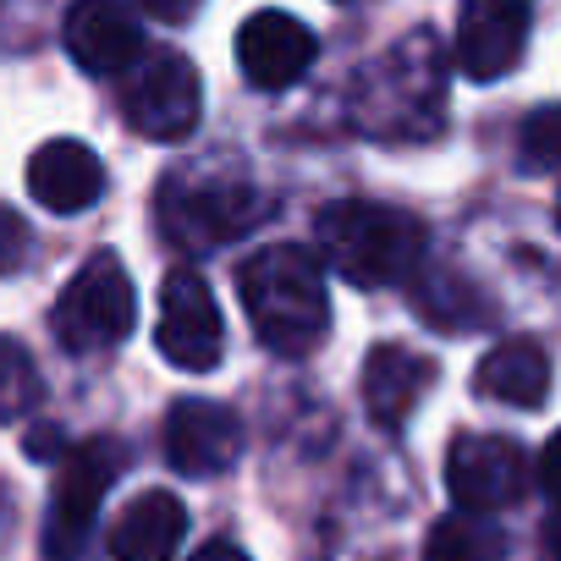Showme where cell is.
I'll return each instance as SVG.
<instances>
[{
    "label": "cell",
    "instance_id": "9",
    "mask_svg": "<svg viewBox=\"0 0 561 561\" xmlns=\"http://www.w3.org/2000/svg\"><path fill=\"white\" fill-rule=\"evenodd\" d=\"M446 490L462 512H501L528 490V457L506 435H457L446 451Z\"/></svg>",
    "mask_w": 561,
    "mask_h": 561
},
{
    "label": "cell",
    "instance_id": "18",
    "mask_svg": "<svg viewBox=\"0 0 561 561\" xmlns=\"http://www.w3.org/2000/svg\"><path fill=\"white\" fill-rule=\"evenodd\" d=\"M424 561H506V539L484 512H451L430 528Z\"/></svg>",
    "mask_w": 561,
    "mask_h": 561
},
{
    "label": "cell",
    "instance_id": "24",
    "mask_svg": "<svg viewBox=\"0 0 561 561\" xmlns=\"http://www.w3.org/2000/svg\"><path fill=\"white\" fill-rule=\"evenodd\" d=\"M193 561H248V550H237V545H226V539H215V545H204Z\"/></svg>",
    "mask_w": 561,
    "mask_h": 561
},
{
    "label": "cell",
    "instance_id": "1",
    "mask_svg": "<svg viewBox=\"0 0 561 561\" xmlns=\"http://www.w3.org/2000/svg\"><path fill=\"white\" fill-rule=\"evenodd\" d=\"M237 298H242L248 325L259 331V342L280 358L314 353L325 325H331L320 253H309L298 242H275V248H259L253 259H242Z\"/></svg>",
    "mask_w": 561,
    "mask_h": 561
},
{
    "label": "cell",
    "instance_id": "12",
    "mask_svg": "<svg viewBox=\"0 0 561 561\" xmlns=\"http://www.w3.org/2000/svg\"><path fill=\"white\" fill-rule=\"evenodd\" d=\"M165 457L187 479H215L242 457V424L231 408L187 397L165 413Z\"/></svg>",
    "mask_w": 561,
    "mask_h": 561
},
{
    "label": "cell",
    "instance_id": "13",
    "mask_svg": "<svg viewBox=\"0 0 561 561\" xmlns=\"http://www.w3.org/2000/svg\"><path fill=\"white\" fill-rule=\"evenodd\" d=\"M61 39H67V56L94 78H116L138 61V18L122 0H72Z\"/></svg>",
    "mask_w": 561,
    "mask_h": 561
},
{
    "label": "cell",
    "instance_id": "21",
    "mask_svg": "<svg viewBox=\"0 0 561 561\" xmlns=\"http://www.w3.org/2000/svg\"><path fill=\"white\" fill-rule=\"evenodd\" d=\"M28 259V220L0 204V275H18Z\"/></svg>",
    "mask_w": 561,
    "mask_h": 561
},
{
    "label": "cell",
    "instance_id": "4",
    "mask_svg": "<svg viewBox=\"0 0 561 561\" xmlns=\"http://www.w3.org/2000/svg\"><path fill=\"white\" fill-rule=\"evenodd\" d=\"M259 220H264V193H253L231 176H182V182L160 187V231L187 253L237 242Z\"/></svg>",
    "mask_w": 561,
    "mask_h": 561
},
{
    "label": "cell",
    "instance_id": "3",
    "mask_svg": "<svg viewBox=\"0 0 561 561\" xmlns=\"http://www.w3.org/2000/svg\"><path fill=\"white\" fill-rule=\"evenodd\" d=\"M133 314H138L133 275L111 248H100L61 287V298L50 309V331L67 353H105L133 331Z\"/></svg>",
    "mask_w": 561,
    "mask_h": 561
},
{
    "label": "cell",
    "instance_id": "16",
    "mask_svg": "<svg viewBox=\"0 0 561 561\" xmlns=\"http://www.w3.org/2000/svg\"><path fill=\"white\" fill-rule=\"evenodd\" d=\"M187 534V506L171 490H144L127 501V512L111 528V556L116 561H171Z\"/></svg>",
    "mask_w": 561,
    "mask_h": 561
},
{
    "label": "cell",
    "instance_id": "2",
    "mask_svg": "<svg viewBox=\"0 0 561 561\" xmlns=\"http://www.w3.org/2000/svg\"><path fill=\"white\" fill-rule=\"evenodd\" d=\"M320 237V259L347 275L353 287H391L408 280L424 259V226L397 209V204H375V198H336L320 209L314 220Z\"/></svg>",
    "mask_w": 561,
    "mask_h": 561
},
{
    "label": "cell",
    "instance_id": "19",
    "mask_svg": "<svg viewBox=\"0 0 561 561\" xmlns=\"http://www.w3.org/2000/svg\"><path fill=\"white\" fill-rule=\"evenodd\" d=\"M39 369H34V358H28V347L23 342H12V336H0V424H12V419H23L34 402H39Z\"/></svg>",
    "mask_w": 561,
    "mask_h": 561
},
{
    "label": "cell",
    "instance_id": "25",
    "mask_svg": "<svg viewBox=\"0 0 561 561\" xmlns=\"http://www.w3.org/2000/svg\"><path fill=\"white\" fill-rule=\"evenodd\" d=\"M12 490H7V479H0V550H7V539H12Z\"/></svg>",
    "mask_w": 561,
    "mask_h": 561
},
{
    "label": "cell",
    "instance_id": "27",
    "mask_svg": "<svg viewBox=\"0 0 561 561\" xmlns=\"http://www.w3.org/2000/svg\"><path fill=\"white\" fill-rule=\"evenodd\" d=\"M556 226H561V198H556Z\"/></svg>",
    "mask_w": 561,
    "mask_h": 561
},
{
    "label": "cell",
    "instance_id": "15",
    "mask_svg": "<svg viewBox=\"0 0 561 561\" xmlns=\"http://www.w3.org/2000/svg\"><path fill=\"white\" fill-rule=\"evenodd\" d=\"M430 380H435V364L424 353L397 347V342L375 347L369 364H364V408H369V419L380 430H402L408 413L419 408V397L430 391Z\"/></svg>",
    "mask_w": 561,
    "mask_h": 561
},
{
    "label": "cell",
    "instance_id": "26",
    "mask_svg": "<svg viewBox=\"0 0 561 561\" xmlns=\"http://www.w3.org/2000/svg\"><path fill=\"white\" fill-rule=\"evenodd\" d=\"M545 545H550V561H561V512L550 517V528H545Z\"/></svg>",
    "mask_w": 561,
    "mask_h": 561
},
{
    "label": "cell",
    "instance_id": "22",
    "mask_svg": "<svg viewBox=\"0 0 561 561\" xmlns=\"http://www.w3.org/2000/svg\"><path fill=\"white\" fill-rule=\"evenodd\" d=\"M539 484H545V495L561 506V430L545 440V451H539Z\"/></svg>",
    "mask_w": 561,
    "mask_h": 561
},
{
    "label": "cell",
    "instance_id": "8",
    "mask_svg": "<svg viewBox=\"0 0 561 561\" xmlns=\"http://www.w3.org/2000/svg\"><path fill=\"white\" fill-rule=\"evenodd\" d=\"M198 105H204V94H198V72H193V61L176 56V50L149 56V61L133 72L127 100H122L127 122H133L144 138H154V144H176V138H187V133L198 127Z\"/></svg>",
    "mask_w": 561,
    "mask_h": 561
},
{
    "label": "cell",
    "instance_id": "10",
    "mask_svg": "<svg viewBox=\"0 0 561 561\" xmlns=\"http://www.w3.org/2000/svg\"><path fill=\"white\" fill-rule=\"evenodd\" d=\"M314 56H320V45H314L309 23H298L293 12H253L237 28V67L264 94L293 89L314 67Z\"/></svg>",
    "mask_w": 561,
    "mask_h": 561
},
{
    "label": "cell",
    "instance_id": "20",
    "mask_svg": "<svg viewBox=\"0 0 561 561\" xmlns=\"http://www.w3.org/2000/svg\"><path fill=\"white\" fill-rule=\"evenodd\" d=\"M523 160L528 165H561V111H534L523 127Z\"/></svg>",
    "mask_w": 561,
    "mask_h": 561
},
{
    "label": "cell",
    "instance_id": "14",
    "mask_svg": "<svg viewBox=\"0 0 561 561\" xmlns=\"http://www.w3.org/2000/svg\"><path fill=\"white\" fill-rule=\"evenodd\" d=\"M28 193H34L45 209H56V215H78V209L100 204V193H105V165H100V154H94L89 144H78V138H50V144H39L34 160H28Z\"/></svg>",
    "mask_w": 561,
    "mask_h": 561
},
{
    "label": "cell",
    "instance_id": "17",
    "mask_svg": "<svg viewBox=\"0 0 561 561\" xmlns=\"http://www.w3.org/2000/svg\"><path fill=\"white\" fill-rule=\"evenodd\" d=\"M473 391L490 402H506V408H539L550 391V358L534 342H501L479 358Z\"/></svg>",
    "mask_w": 561,
    "mask_h": 561
},
{
    "label": "cell",
    "instance_id": "11",
    "mask_svg": "<svg viewBox=\"0 0 561 561\" xmlns=\"http://www.w3.org/2000/svg\"><path fill=\"white\" fill-rule=\"evenodd\" d=\"M528 0H462L457 18V67L473 83H495L523 61Z\"/></svg>",
    "mask_w": 561,
    "mask_h": 561
},
{
    "label": "cell",
    "instance_id": "6",
    "mask_svg": "<svg viewBox=\"0 0 561 561\" xmlns=\"http://www.w3.org/2000/svg\"><path fill=\"white\" fill-rule=\"evenodd\" d=\"M154 347L171 369H187V375H204L220 364L226 353V325H220V309H215V293L204 287L198 270H171L160 280V331H154Z\"/></svg>",
    "mask_w": 561,
    "mask_h": 561
},
{
    "label": "cell",
    "instance_id": "23",
    "mask_svg": "<svg viewBox=\"0 0 561 561\" xmlns=\"http://www.w3.org/2000/svg\"><path fill=\"white\" fill-rule=\"evenodd\" d=\"M144 7H149L154 18H165V23H182V18L198 12V0H144Z\"/></svg>",
    "mask_w": 561,
    "mask_h": 561
},
{
    "label": "cell",
    "instance_id": "7",
    "mask_svg": "<svg viewBox=\"0 0 561 561\" xmlns=\"http://www.w3.org/2000/svg\"><path fill=\"white\" fill-rule=\"evenodd\" d=\"M122 473V446L116 440H83L67 451L61 473H56V490H50V517H45V545L50 556H72L94 517H100V501L111 490V479Z\"/></svg>",
    "mask_w": 561,
    "mask_h": 561
},
{
    "label": "cell",
    "instance_id": "5",
    "mask_svg": "<svg viewBox=\"0 0 561 561\" xmlns=\"http://www.w3.org/2000/svg\"><path fill=\"white\" fill-rule=\"evenodd\" d=\"M440 94H446V67L430 34H413L397 56L380 61V72L364 83V122L369 133H430L440 122Z\"/></svg>",
    "mask_w": 561,
    "mask_h": 561
}]
</instances>
